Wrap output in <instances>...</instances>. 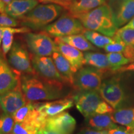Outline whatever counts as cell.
I'll list each match as a JSON object with an SVG mask.
<instances>
[{
    "instance_id": "d6986e66",
    "label": "cell",
    "mask_w": 134,
    "mask_h": 134,
    "mask_svg": "<svg viewBox=\"0 0 134 134\" xmlns=\"http://www.w3.org/2000/svg\"><path fill=\"white\" fill-rule=\"evenodd\" d=\"M106 0H72L68 6L70 15L75 17L88 13L95 8L105 4Z\"/></svg>"
},
{
    "instance_id": "52a82bcc",
    "label": "cell",
    "mask_w": 134,
    "mask_h": 134,
    "mask_svg": "<svg viewBox=\"0 0 134 134\" xmlns=\"http://www.w3.org/2000/svg\"><path fill=\"white\" fill-rule=\"evenodd\" d=\"M24 39L27 46L32 54L37 56H50L57 51V47L47 34L26 33Z\"/></svg>"
},
{
    "instance_id": "ab89813d",
    "label": "cell",
    "mask_w": 134,
    "mask_h": 134,
    "mask_svg": "<svg viewBox=\"0 0 134 134\" xmlns=\"http://www.w3.org/2000/svg\"><path fill=\"white\" fill-rule=\"evenodd\" d=\"M6 5L5 3L3 2L2 0H0V13H5Z\"/></svg>"
},
{
    "instance_id": "ee69618b",
    "label": "cell",
    "mask_w": 134,
    "mask_h": 134,
    "mask_svg": "<svg viewBox=\"0 0 134 134\" xmlns=\"http://www.w3.org/2000/svg\"><path fill=\"white\" fill-rule=\"evenodd\" d=\"M61 1H71L72 0H61Z\"/></svg>"
},
{
    "instance_id": "4fadbf2b",
    "label": "cell",
    "mask_w": 134,
    "mask_h": 134,
    "mask_svg": "<svg viewBox=\"0 0 134 134\" xmlns=\"http://www.w3.org/2000/svg\"><path fill=\"white\" fill-rule=\"evenodd\" d=\"M15 122H26L34 125L38 130L45 126L47 119L41 114L36 104L27 103L12 115Z\"/></svg>"
},
{
    "instance_id": "30bf717a",
    "label": "cell",
    "mask_w": 134,
    "mask_h": 134,
    "mask_svg": "<svg viewBox=\"0 0 134 134\" xmlns=\"http://www.w3.org/2000/svg\"><path fill=\"white\" fill-rule=\"evenodd\" d=\"M72 98L76 109L85 119L96 114L97 108L103 100L97 91H79Z\"/></svg>"
},
{
    "instance_id": "603a6c76",
    "label": "cell",
    "mask_w": 134,
    "mask_h": 134,
    "mask_svg": "<svg viewBox=\"0 0 134 134\" xmlns=\"http://www.w3.org/2000/svg\"><path fill=\"white\" fill-rule=\"evenodd\" d=\"M85 122L88 127L99 130H108L117 127L110 114H96L86 118Z\"/></svg>"
},
{
    "instance_id": "8d00e7d4",
    "label": "cell",
    "mask_w": 134,
    "mask_h": 134,
    "mask_svg": "<svg viewBox=\"0 0 134 134\" xmlns=\"http://www.w3.org/2000/svg\"><path fill=\"white\" fill-rule=\"evenodd\" d=\"M107 131H108V134H129V130L127 129V130H125L119 127L110 129L107 130Z\"/></svg>"
},
{
    "instance_id": "83f0119b",
    "label": "cell",
    "mask_w": 134,
    "mask_h": 134,
    "mask_svg": "<svg viewBox=\"0 0 134 134\" xmlns=\"http://www.w3.org/2000/svg\"><path fill=\"white\" fill-rule=\"evenodd\" d=\"M113 38L122 41L126 46H134V29L122 27L117 30Z\"/></svg>"
},
{
    "instance_id": "bcb514c9",
    "label": "cell",
    "mask_w": 134,
    "mask_h": 134,
    "mask_svg": "<svg viewBox=\"0 0 134 134\" xmlns=\"http://www.w3.org/2000/svg\"><path fill=\"white\" fill-rule=\"evenodd\" d=\"M133 133H134V132H133Z\"/></svg>"
},
{
    "instance_id": "9a60e30c",
    "label": "cell",
    "mask_w": 134,
    "mask_h": 134,
    "mask_svg": "<svg viewBox=\"0 0 134 134\" xmlns=\"http://www.w3.org/2000/svg\"><path fill=\"white\" fill-rule=\"evenodd\" d=\"M76 120L68 112L47 118L43 127L62 134H72L76 128Z\"/></svg>"
},
{
    "instance_id": "8fae6325",
    "label": "cell",
    "mask_w": 134,
    "mask_h": 134,
    "mask_svg": "<svg viewBox=\"0 0 134 134\" xmlns=\"http://www.w3.org/2000/svg\"><path fill=\"white\" fill-rule=\"evenodd\" d=\"M108 5L117 28L127 24L134 17V0H109Z\"/></svg>"
},
{
    "instance_id": "e0dca14e",
    "label": "cell",
    "mask_w": 134,
    "mask_h": 134,
    "mask_svg": "<svg viewBox=\"0 0 134 134\" xmlns=\"http://www.w3.org/2000/svg\"><path fill=\"white\" fill-rule=\"evenodd\" d=\"M55 42L57 47V51L69 62L74 73H76L85 65L84 54L80 50L63 42L55 37Z\"/></svg>"
},
{
    "instance_id": "74e56055",
    "label": "cell",
    "mask_w": 134,
    "mask_h": 134,
    "mask_svg": "<svg viewBox=\"0 0 134 134\" xmlns=\"http://www.w3.org/2000/svg\"><path fill=\"white\" fill-rule=\"evenodd\" d=\"M37 134H62L60 133L59 132H55L54 130H52L47 129L45 128V127H42L41 129L38 131Z\"/></svg>"
},
{
    "instance_id": "9c48e42d",
    "label": "cell",
    "mask_w": 134,
    "mask_h": 134,
    "mask_svg": "<svg viewBox=\"0 0 134 134\" xmlns=\"http://www.w3.org/2000/svg\"><path fill=\"white\" fill-rule=\"evenodd\" d=\"M8 62L16 71L25 74L36 73L31 63V55L19 42L15 41L8 54Z\"/></svg>"
},
{
    "instance_id": "7402d4cb",
    "label": "cell",
    "mask_w": 134,
    "mask_h": 134,
    "mask_svg": "<svg viewBox=\"0 0 134 134\" xmlns=\"http://www.w3.org/2000/svg\"><path fill=\"white\" fill-rule=\"evenodd\" d=\"M110 115L115 123L126 127L129 130H134V107L114 109Z\"/></svg>"
},
{
    "instance_id": "484cf974",
    "label": "cell",
    "mask_w": 134,
    "mask_h": 134,
    "mask_svg": "<svg viewBox=\"0 0 134 134\" xmlns=\"http://www.w3.org/2000/svg\"><path fill=\"white\" fill-rule=\"evenodd\" d=\"M82 34L90 42L99 48H104L107 45L114 42L113 38L100 34L94 31L85 29Z\"/></svg>"
},
{
    "instance_id": "836d02e7",
    "label": "cell",
    "mask_w": 134,
    "mask_h": 134,
    "mask_svg": "<svg viewBox=\"0 0 134 134\" xmlns=\"http://www.w3.org/2000/svg\"><path fill=\"white\" fill-rule=\"evenodd\" d=\"M78 134H108L107 130H99L94 129L91 127L83 128L78 132Z\"/></svg>"
},
{
    "instance_id": "ba28073f",
    "label": "cell",
    "mask_w": 134,
    "mask_h": 134,
    "mask_svg": "<svg viewBox=\"0 0 134 134\" xmlns=\"http://www.w3.org/2000/svg\"><path fill=\"white\" fill-rule=\"evenodd\" d=\"M31 63L37 74L49 81L69 85L60 74L53 60L47 56L31 55Z\"/></svg>"
},
{
    "instance_id": "44dd1931",
    "label": "cell",
    "mask_w": 134,
    "mask_h": 134,
    "mask_svg": "<svg viewBox=\"0 0 134 134\" xmlns=\"http://www.w3.org/2000/svg\"><path fill=\"white\" fill-rule=\"evenodd\" d=\"M85 65L94 67L104 73L112 72L107 55L98 52H86L84 53Z\"/></svg>"
},
{
    "instance_id": "6da1fadb",
    "label": "cell",
    "mask_w": 134,
    "mask_h": 134,
    "mask_svg": "<svg viewBox=\"0 0 134 134\" xmlns=\"http://www.w3.org/2000/svg\"><path fill=\"white\" fill-rule=\"evenodd\" d=\"M21 85L25 98L29 102L58 99L68 94L64 88L66 85L49 81L37 73H21Z\"/></svg>"
},
{
    "instance_id": "2e32d148",
    "label": "cell",
    "mask_w": 134,
    "mask_h": 134,
    "mask_svg": "<svg viewBox=\"0 0 134 134\" xmlns=\"http://www.w3.org/2000/svg\"><path fill=\"white\" fill-rule=\"evenodd\" d=\"M35 104L41 114L47 119L72 108L74 104V100L72 96H68L66 98L58 99L53 101Z\"/></svg>"
},
{
    "instance_id": "d6a6232c",
    "label": "cell",
    "mask_w": 134,
    "mask_h": 134,
    "mask_svg": "<svg viewBox=\"0 0 134 134\" xmlns=\"http://www.w3.org/2000/svg\"><path fill=\"white\" fill-rule=\"evenodd\" d=\"M114 110V109L111 105H110L109 104L105 101H103L102 100L98 105V108H97L96 114H110Z\"/></svg>"
},
{
    "instance_id": "b9f144b4",
    "label": "cell",
    "mask_w": 134,
    "mask_h": 134,
    "mask_svg": "<svg viewBox=\"0 0 134 134\" xmlns=\"http://www.w3.org/2000/svg\"><path fill=\"white\" fill-rule=\"evenodd\" d=\"M3 2L5 3V4H7L8 3H9L10 2H11V1H13V0H2Z\"/></svg>"
},
{
    "instance_id": "f35d334b",
    "label": "cell",
    "mask_w": 134,
    "mask_h": 134,
    "mask_svg": "<svg viewBox=\"0 0 134 134\" xmlns=\"http://www.w3.org/2000/svg\"><path fill=\"white\" fill-rule=\"evenodd\" d=\"M124 27L127 28H131V29H134V17L132 19L130 20V21L127 24L124 26Z\"/></svg>"
},
{
    "instance_id": "3957f363",
    "label": "cell",
    "mask_w": 134,
    "mask_h": 134,
    "mask_svg": "<svg viewBox=\"0 0 134 134\" xmlns=\"http://www.w3.org/2000/svg\"><path fill=\"white\" fill-rule=\"evenodd\" d=\"M62 10L63 6L54 3L37 5L20 18L21 25L30 29H42L56 19Z\"/></svg>"
},
{
    "instance_id": "e575fe53",
    "label": "cell",
    "mask_w": 134,
    "mask_h": 134,
    "mask_svg": "<svg viewBox=\"0 0 134 134\" xmlns=\"http://www.w3.org/2000/svg\"><path fill=\"white\" fill-rule=\"evenodd\" d=\"M39 1L43 3H54V4L60 5L67 9L70 3V1H63L61 0H39Z\"/></svg>"
},
{
    "instance_id": "7c38bea8",
    "label": "cell",
    "mask_w": 134,
    "mask_h": 134,
    "mask_svg": "<svg viewBox=\"0 0 134 134\" xmlns=\"http://www.w3.org/2000/svg\"><path fill=\"white\" fill-rule=\"evenodd\" d=\"M21 72L10 66L4 53L0 52V94L14 89L21 81Z\"/></svg>"
},
{
    "instance_id": "8992f818",
    "label": "cell",
    "mask_w": 134,
    "mask_h": 134,
    "mask_svg": "<svg viewBox=\"0 0 134 134\" xmlns=\"http://www.w3.org/2000/svg\"><path fill=\"white\" fill-rule=\"evenodd\" d=\"M74 75L73 86L78 91H99L104 73L92 66L82 67Z\"/></svg>"
},
{
    "instance_id": "d590c367",
    "label": "cell",
    "mask_w": 134,
    "mask_h": 134,
    "mask_svg": "<svg viewBox=\"0 0 134 134\" xmlns=\"http://www.w3.org/2000/svg\"><path fill=\"white\" fill-rule=\"evenodd\" d=\"M127 71H134V61L132 62L130 64L121 67L119 69L117 70L115 73H124V72Z\"/></svg>"
},
{
    "instance_id": "5b68a950",
    "label": "cell",
    "mask_w": 134,
    "mask_h": 134,
    "mask_svg": "<svg viewBox=\"0 0 134 134\" xmlns=\"http://www.w3.org/2000/svg\"><path fill=\"white\" fill-rule=\"evenodd\" d=\"M85 28L81 21L71 15H64L43 28V32L55 37L72 36L82 34Z\"/></svg>"
},
{
    "instance_id": "60d3db41",
    "label": "cell",
    "mask_w": 134,
    "mask_h": 134,
    "mask_svg": "<svg viewBox=\"0 0 134 134\" xmlns=\"http://www.w3.org/2000/svg\"><path fill=\"white\" fill-rule=\"evenodd\" d=\"M5 27L0 26V47H1V44L2 43V38H3V32H4Z\"/></svg>"
},
{
    "instance_id": "7a4b0ae2",
    "label": "cell",
    "mask_w": 134,
    "mask_h": 134,
    "mask_svg": "<svg viewBox=\"0 0 134 134\" xmlns=\"http://www.w3.org/2000/svg\"><path fill=\"white\" fill-rule=\"evenodd\" d=\"M75 18L81 21L85 29L98 32L110 37H113L118 29L114 23L110 8L107 4Z\"/></svg>"
},
{
    "instance_id": "d4e9b609",
    "label": "cell",
    "mask_w": 134,
    "mask_h": 134,
    "mask_svg": "<svg viewBox=\"0 0 134 134\" xmlns=\"http://www.w3.org/2000/svg\"><path fill=\"white\" fill-rule=\"evenodd\" d=\"M31 29L26 27L19 28L5 27L3 32L2 38V50L3 53L6 55L11 50L13 44V39L15 34H26L29 32Z\"/></svg>"
},
{
    "instance_id": "f546056e",
    "label": "cell",
    "mask_w": 134,
    "mask_h": 134,
    "mask_svg": "<svg viewBox=\"0 0 134 134\" xmlns=\"http://www.w3.org/2000/svg\"><path fill=\"white\" fill-rule=\"evenodd\" d=\"M37 127L26 122H15L12 132L13 134H37Z\"/></svg>"
},
{
    "instance_id": "f6af8a7d",
    "label": "cell",
    "mask_w": 134,
    "mask_h": 134,
    "mask_svg": "<svg viewBox=\"0 0 134 134\" xmlns=\"http://www.w3.org/2000/svg\"><path fill=\"white\" fill-rule=\"evenodd\" d=\"M10 134H13V133H10Z\"/></svg>"
},
{
    "instance_id": "ffe728a7",
    "label": "cell",
    "mask_w": 134,
    "mask_h": 134,
    "mask_svg": "<svg viewBox=\"0 0 134 134\" xmlns=\"http://www.w3.org/2000/svg\"><path fill=\"white\" fill-rule=\"evenodd\" d=\"M52 55L53 62L60 74L68 85L73 86L75 73L69 62L58 51L54 52Z\"/></svg>"
},
{
    "instance_id": "ac0fdd59",
    "label": "cell",
    "mask_w": 134,
    "mask_h": 134,
    "mask_svg": "<svg viewBox=\"0 0 134 134\" xmlns=\"http://www.w3.org/2000/svg\"><path fill=\"white\" fill-rule=\"evenodd\" d=\"M38 4L37 0H13L6 5L5 13L14 19H20Z\"/></svg>"
},
{
    "instance_id": "7bdbcfd3",
    "label": "cell",
    "mask_w": 134,
    "mask_h": 134,
    "mask_svg": "<svg viewBox=\"0 0 134 134\" xmlns=\"http://www.w3.org/2000/svg\"><path fill=\"white\" fill-rule=\"evenodd\" d=\"M3 113H4V112H3V109H2V108H1V105H0V115H1V114H2Z\"/></svg>"
},
{
    "instance_id": "5bb4252c",
    "label": "cell",
    "mask_w": 134,
    "mask_h": 134,
    "mask_svg": "<svg viewBox=\"0 0 134 134\" xmlns=\"http://www.w3.org/2000/svg\"><path fill=\"white\" fill-rule=\"evenodd\" d=\"M27 103V100L22 91L21 81L13 90L0 94V105L3 112L13 115Z\"/></svg>"
},
{
    "instance_id": "4316f807",
    "label": "cell",
    "mask_w": 134,
    "mask_h": 134,
    "mask_svg": "<svg viewBox=\"0 0 134 134\" xmlns=\"http://www.w3.org/2000/svg\"><path fill=\"white\" fill-rule=\"evenodd\" d=\"M107 57L113 73H115L117 70L131 62L130 59L125 57L122 52L108 53Z\"/></svg>"
},
{
    "instance_id": "cb8c5ba5",
    "label": "cell",
    "mask_w": 134,
    "mask_h": 134,
    "mask_svg": "<svg viewBox=\"0 0 134 134\" xmlns=\"http://www.w3.org/2000/svg\"><path fill=\"white\" fill-rule=\"evenodd\" d=\"M63 42L70 45L81 51L96 50V48L85 37L83 34L72 35V36L57 37Z\"/></svg>"
},
{
    "instance_id": "277c9868",
    "label": "cell",
    "mask_w": 134,
    "mask_h": 134,
    "mask_svg": "<svg viewBox=\"0 0 134 134\" xmlns=\"http://www.w3.org/2000/svg\"><path fill=\"white\" fill-rule=\"evenodd\" d=\"M99 92L102 98L114 109L123 108L128 99L124 86L118 76L104 80L101 84Z\"/></svg>"
},
{
    "instance_id": "4dcf8cb0",
    "label": "cell",
    "mask_w": 134,
    "mask_h": 134,
    "mask_svg": "<svg viewBox=\"0 0 134 134\" xmlns=\"http://www.w3.org/2000/svg\"><path fill=\"white\" fill-rule=\"evenodd\" d=\"M114 42L111 43L105 46L104 47V49L106 52H123L124 51L125 46L124 42L119 40H114Z\"/></svg>"
},
{
    "instance_id": "1f68e13d",
    "label": "cell",
    "mask_w": 134,
    "mask_h": 134,
    "mask_svg": "<svg viewBox=\"0 0 134 134\" xmlns=\"http://www.w3.org/2000/svg\"><path fill=\"white\" fill-rule=\"evenodd\" d=\"M18 25V22L16 19L8 16L6 13L0 14V26L15 27Z\"/></svg>"
},
{
    "instance_id": "f1b7e54d",
    "label": "cell",
    "mask_w": 134,
    "mask_h": 134,
    "mask_svg": "<svg viewBox=\"0 0 134 134\" xmlns=\"http://www.w3.org/2000/svg\"><path fill=\"white\" fill-rule=\"evenodd\" d=\"M15 122L12 115L3 113L0 115V134H9L12 132Z\"/></svg>"
}]
</instances>
